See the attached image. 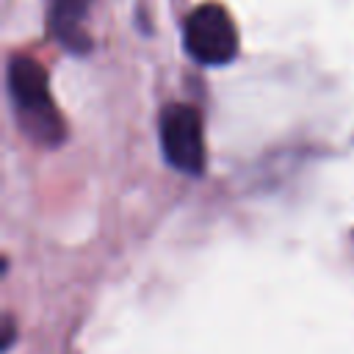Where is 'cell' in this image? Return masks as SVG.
<instances>
[{
  "label": "cell",
  "instance_id": "5",
  "mask_svg": "<svg viewBox=\"0 0 354 354\" xmlns=\"http://www.w3.org/2000/svg\"><path fill=\"white\" fill-rule=\"evenodd\" d=\"M14 337H17V329H14V318H11V315H6V321H3V351H8V348H11Z\"/></svg>",
  "mask_w": 354,
  "mask_h": 354
},
{
  "label": "cell",
  "instance_id": "3",
  "mask_svg": "<svg viewBox=\"0 0 354 354\" xmlns=\"http://www.w3.org/2000/svg\"><path fill=\"white\" fill-rule=\"evenodd\" d=\"M158 138L166 163L188 177H199L205 171V127L202 116L194 105L171 102L160 111Z\"/></svg>",
  "mask_w": 354,
  "mask_h": 354
},
{
  "label": "cell",
  "instance_id": "2",
  "mask_svg": "<svg viewBox=\"0 0 354 354\" xmlns=\"http://www.w3.org/2000/svg\"><path fill=\"white\" fill-rule=\"evenodd\" d=\"M183 44L202 66H224L238 55V28L221 3L196 6L183 25Z\"/></svg>",
  "mask_w": 354,
  "mask_h": 354
},
{
  "label": "cell",
  "instance_id": "4",
  "mask_svg": "<svg viewBox=\"0 0 354 354\" xmlns=\"http://www.w3.org/2000/svg\"><path fill=\"white\" fill-rule=\"evenodd\" d=\"M86 3L88 0H55V6H53V30L64 41V47L77 50V53L88 50V39L80 28Z\"/></svg>",
  "mask_w": 354,
  "mask_h": 354
},
{
  "label": "cell",
  "instance_id": "1",
  "mask_svg": "<svg viewBox=\"0 0 354 354\" xmlns=\"http://www.w3.org/2000/svg\"><path fill=\"white\" fill-rule=\"evenodd\" d=\"M8 97L17 124L30 141L41 147H58L66 138L64 119L50 94L47 72L36 58L14 55L8 61Z\"/></svg>",
  "mask_w": 354,
  "mask_h": 354
}]
</instances>
